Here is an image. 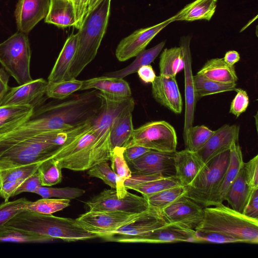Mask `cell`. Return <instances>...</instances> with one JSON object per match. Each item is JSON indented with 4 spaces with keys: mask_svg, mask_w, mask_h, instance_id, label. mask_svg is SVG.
<instances>
[{
    "mask_svg": "<svg viewBox=\"0 0 258 258\" xmlns=\"http://www.w3.org/2000/svg\"><path fill=\"white\" fill-rule=\"evenodd\" d=\"M66 133L64 142L50 158L61 168L85 171L101 162L110 160V131L100 129L93 117L74 125Z\"/></svg>",
    "mask_w": 258,
    "mask_h": 258,
    "instance_id": "6da1fadb",
    "label": "cell"
},
{
    "mask_svg": "<svg viewBox=\"0 0 258 258\" xmlns=\"http://www.w3.org/2000/svg\"><path fill=\"white\" fill-rule=\"evenodd\" d=\"M67 131L28 136L0 135V170L41 163L49 159L64 142Z\"/></svg>",
    "mask_w": 258,
    "mask_h": 258,
    "instance_id": "7a4b0ae2",
    "label": "cell"
},
{
    "mask_svg": "<svg viewBox=\"0 0 258 258\" xmlns=\"http://www.w3.org/2000/svg\"><path fill=\"white\" fill-rule=\"evenodd\" d=\"M3 225L18 231L67 241L98 237L95 233L79 225L76 219L27 210L19 213Z\"/></svg>",
    "mask_w": 258,
    "mask_h": 258,
    "instance_id": "3957f363",
    "label": "cell"
},
{
    "mask_svg": "<svg viewBox=\"0 0 258 258\" xmlns=\"http://www.w3.org/2000/svg\"><path fill=\"white\" fill-rule=\"evenodd\" d=\"M111 0H101L88 14L78 32L76 54L69 71L70 79H76L95 57L105 33Z\"/></svg>",
    "mask_w": 258,
    "mask_h": 258,
    "instance_id": "277c9868",
    "label": "cell"
},
{
    "mask_svg": "<svg viewBox=\"0 0 258 258\" xmlns=\"http://www.w3.org/2000/svg\"><path fill=\"white\" fill-rule=\"evenodd\" d=\"M203 221L195 230L221 232L241 243H258V220L249 218L222 204L204 208Z\"/></svg>",
    "mask_w": 258,
    "mask_h": 258,
    "instance_id": "5b68a950",
    "label": "cell"
},
{
    "mask_svg": "<svg viewBox=\"0 0 258 258\" xmlns=\"http://www.w3.org/2000/svg\"><path fill=\"white\" fill-rule=\"evenodd\" d=\"M31 49L27 34L18 31L0 43V63L19 85L33 80L30 75Z\"/></svg>",
    "mask_w": 258,
    "mask_h": 258,
    "instance_id": "8992f818",
    "label": "cell"
},
{
    "mask_svg": "<svg viewBox=\"0 0 258 258\" xmlns=\"http://www.w3.org/2000/svg\"><path fill=\"white\" fill-rule=\"evenodd\" d=\"M230 151L228 150L215 156L205 164L192 181L185 186L184 195L203 207L221 183L228 166Z\"/></svg>",
    "mask_w": 258,
    "mask_h": 258,
    "instance_id": "52a82bcc",
    "label": "cell"
},
{
    "mask_svg": "<svg viewBox=\"0 0 258 258\" xmlns=\"http://www.w3.org/2000/svg\"><path fill=\"white\" fill-rule=\"evenodd\" d=\"M177 145V137L173 126L166 121L159 120L147 122L134 129L125 147L138 145L159 152L173 153L176 151Z\"/></svg>",
    "mask_w": 258,
    "mask_h": 258,
    "instance_id": "ba28073f",
    "label": "cell"
},
{
    "mask_svg": "<svg viewBox=\"0 0 258 258\" xmlns=\"http://www.w3.org/2000/svg\"><path fill=\"white\" fill-rule=\"evenodd\" d=\"M90 211H119L130 214H139L148 210L150 207L143 197L127 192L123 198L117 197L114 188L105 189L86 202Z\"/></svg>",
    "mask_w": 258,
    "mask_h": 258,
    "instance_id": "9c48e42d",
    "label": "cell"
},
{
    "mask_svg": "<svg viewBox=\"0 0 258 258\" xmlns=\"http://www.w3.org/2000/svg\"><path fill=\"white\" fill-rule=\"evenodd\" d=\"M142 213L89 211L81 215L76 220L83 227L101 238L130 223Z\"/></svg>",
    "mask_w": 258,
    "mask_h": 258,
    "instance_id": "30bf717a",
    "label": "cell"
},
{
    "mask_svg": "<svg viewBox=\"0 0 258 258\" xmlns=\"http://www.w3.org/2000/svg\"><path fill=\"white\" fill-rule=\"evenodd\" d=\"M167 223L160 212L150 207L130 223L101 238L108 241L127 243L131 239L152 231Z\"/></svg>",
    "mask_w": 258,
    "mask_h": 258,
    "instance_id": "8fae6325",
    "label": "cell"
},
{
    "mask_svg": "<svg viewBox=\"0 0 258 258\" xmlns=\"http://www.w3.org/2000/svg\"><path fill=\"white\" fill-rule=\"evenodd\" d=\"M167 223L195 230L203 221L204 207L183 195L160 212Z\"/></svg>",
    "mask_w": 258,
    "mask_h": 258,
    "instance_id": "7c38bea8",
    "label": "cell"
},
{
    "mask_svg": "<svg viewBox=\"0 0 258 258\" xmlns=\"http://www.w3.org/2000/svg\"><path fill=\"white\" fill-rule=\"evenodd\" d=\"M173 22L171 17L158 24L138 29L122 39L118 43L115 56L120 61L136 56L162 29Z\"/></svg>",
    "mask_w": 258,
    "mask_h": 258,
    "instance_id": "4fadbf2b",
    "label": "cell"
},
{
    "mask_svg": "<svg viewBox=\"0 0 258 258\" xmlns=\"http://www.w3.org/2000/svg\"><path fill=\"white\" fill-rule=\"evenodd\" d=\"M47 85V81L39 78L10 88L1 102L0 106L30 105L36 109L44 101Z\"/></svg>",
    "mask_w": 258,
    "mask_h": 258,
    "instance_id": "5bb4252c",
    "label": "cell"
},
{
    "mask_svg": "<svg viewBox=\"0 0 258 258\" xmlns=\"http://www.w3.org/2000/svg\"><path fill=\"white\" fill-rule=\"evenodd\" d=\"M239 133V126L225 124L214 131L207 142L195 153L206 164L215 156L230 150L234 144L238 143Z\"/></svg>",
    "mask_w": 258,
    "mask_h": 258,
    "instance_id": "9a60e30c",
    "label": "cell"
},
{
    "mask_svg": "<svg viewBox=\"0 0 258 258\" xmlns=\"http://www.w3.org/2000/svg\"><path fill=\"white\" fill-rule=\"evenodd\" d=\"M175 153L150 150L130 163L137 172L164 176L174 175Z\"/></svg>",
    "mask_w": 258,
    "mask_h": 258,
    "instance_id": "2e32d148",
    "label": "cell"
},
{
    "mask_svg": "<svg viewBox=\"0 0 258 258\" xmlns=\"http://www.w3.org/2000/svg\"><path fill=\"white\" fill-rule=\"evenodd\" d=\"M190 37H183L180 44L182 46L184 58V96L185 113L183 131V140L186 137L188 130L192 126L194 121L196 104L197 101L192 72L191 55L190 49Z\"/></svg>",
    "mask_w": 258,
    "mask_h": 258,
    "instance_id": "e0dca14e",
    "label": "cell"
},
{
    "mask_svg": "<svg viewBox=\"0 0 258 258\" xmlns=\"http://www.w3.org/2000/svg\"><path fill=\"white\" fill-rule=\"evenodd\" d=\"M199 242L196 231L168 223L152 231L129 240L127 243H166Z\"/></svg>",
    "mask_w": 258,
    "mask_h": 258,
    "instance_id": "ac0fdd59",
    "label": "cell"
},
{
    "mask_svg": "<svg viewBox=\"0 0 258 258\" xmlns=\"http://www.w3.org/2000/svg\"><path fill=\"white\" fill-rule=\"evenodd\" d=\"M50 3V0H19L15 11L18 30L28 34L45 18Z\"/></svg>",
    "mask_w": 258,
    "mask_h": 258,
    "instance_id": "d6986e66",
    "label": "cell"
},
{
    "mask_svg": "<svg viewBox=\"0 0 258 258\" xmlns=\"http://www.w3.org/2000/svg\"><path fill=\"white\" fill-rule=\"evenodd\" d=\"M151 84L155 100L172 112L181 113L182 100L175 77L160 75Z\"/></svg>",
    "mask_w": 258,
    "mask_h": 258,
    "instance_id": "ffe728a7",
    "label": "cell"
},
{
    "mask_svg": "<svg viewBox=\"0 0 258 258\" xmlns=\"http://www.w3.org/2000/svg\"><path fill=\"white\" fill-rule=\"evenodd\" d=\"M230 151V161L226 171L220 184L211 197L207 207L223 204L229 187L243 165L242 152L238 144H234Z\"/></svg>",
    "mask_w": 258,
    "mask_h": 258,
    "instance_id": "44dd1931",
    "label": "cell"
},
{
    "mask_svg": "<svg viewBox=\"0 0 258 258\" xmlns=\"http://www.w3.org/2000/svg\"><path fill=\"white\" fill-rule=\"evenodd\" d=\"M78 34L72 33L67 39L48 77V83L70 80L69 71L77 51Z\"/></svg>",
    "mask_w": 258,
    "mask_h": 258,
    "instance_id": "7402d4cb",
    "label": "cell"
},
{
    "mask_svg": "<svg viewBox=\"0 0 258 258\" xmlns=\"http://www.w3.org/2000/svg\"><path fill=\"white\" fill-rule=\"evenodd\" d=\"M135 103L126 107L114 120L110 130L109 143L111 150L115 147L125 148L134 130L132 112Z\"/></svg>",
    "mask_w": 258,
    "mask_h": 258,
    "instance_id": "603a6c76",
    "label": "cell"
},
{
    "mask_svg": "<svg viewBox=\"0 0 258 258\" xmlns=\"http://www.w3.org/2000/svg\"><path fill=\"white\" fill-rule=\"evenodd\" d=\"M205 164L195 153L186 149L175 152L174 167L175 176L181 185L186 186L196 177Z\"/></svg>",
    "mask_w": 258,
    "mask_h": 258,
    "instance_id": "cb8c5ba5",
    "label": "cell"
},
{
    "mask_svg": "<svg viewBox=\"0 0 258 258\" xmlns=\"http://www.w3.org/2000/svg\"><path fill=\"white\" fill-rule=\"evenodd\" d=\"M94 88L106 95L116 97L132 96L128 83L123 79L102 76L83 81L80 90Z\"/></svg>",
    "mask_w": 258,
    "mask_h": 258,
    "instance_id": "d4e9b609",
    "label": "cell"
},
{
    "mask_svg": "<svg viewBox=\"0 0 258 258\" xmlns=\"http://www.w3.org/2000/svg\"><path fill=\"white\" fill-rule=\"evenodd\" d=\"M217 0H196L171 17L172 21H210L215 14Z\"/></svg>",
    "mask_w": 258,
    "mask_h": 258,
    "instance_id": "484cf974",
    "label": "cell"
},
{
    "mask_svg": "<svg viewBox=\"0 0 258 258\" xmlns=\"http://www.w3.org/2000/svg\"><path fill=\"white\" fill-rule=\"evenodd\" d=\"M44 22L60 28L75 26L74 8L71 0H50Z\"/></svg>",
    "mask_w": 258,
    "mask_h": 258,
    "instance_id": "4316f807",
    "label": "cell"
},
{
    "mask_svg": "<svg viewBox=\"0 0 258 258\" xmlns=\"http://www.w3.org/2000/svg\"><path fill=\"white\" fill-rule=\"evenodd\" d=\"M197 74L221 83H236L238 80L234 66L227 64L223 58L208 60Z\"/></svg>",
    "mask_w": 258,
    "mask_h": 258,
    "instance_id": "83f0119b",
    "label": "cell"
},
{
    "mask_svg": "<svg viewBox=\"0 0 258 258\" xmlns=\"http://www.w3.org/2000/svg\"><path fill=\"white\" fill-rule=\"evenodd\" d=\"M252 189L247 183L243 165L229 187L225 200L232 209L242 213Z\"/></svg>",
    "mask_w": 258,
    "mask_h": 258,
    "instance_id": "f1b7e54d",
    "label": "cell"
},
{
    "mask_svg": "<svg viewBox=\"0 0 258 258\" xmlns=\"http://www.w3.org/2000/svg\"><path fill=\"white\" fill-rule=\"evenodd\" d=\"M160 75L175 77L184 69V52L182 46L165 48L162 51L159 61Z\"/></svg>",
    "mask_w": 258,
    "mask_h": 258,
    "instance_id": "f546056e",
    "label": "cell"
},
{
    "mask_svg": "<svg viewBox=\"0 0 258 258\" xmlns=\"http://www.w3.org/2000/svg\"><path fill=\"white\" fill-rule=\"evenodd\" d=\"M165 43V41H162L151 48L143 50L136 56V59L130 64L121 70L108 73L106 76L123 79L137 72L141 67L150 64L154 61L162 50Z\"/></svg>",
    "mask_w": 258,
    "mask_h": 258,
    "instance_id": "4dcf8cb0",
    "label": "cell"
},
{
    "mask_svg": "<svg viewBox=\"0 0 258 258\" xmlns=\"http://www.w3.org/2000/svg\"><path fill=\"white\" fill-rule=\"evenodd\" d=\"M124 149V147L114 148L112 150L110 159L111 168L116 176L115 189L117 197L120 198L124 197L128 192L124 183L131 176L132 173L123 155Z\"/></svg>",
    "mask_w": 258,
    "mask_h": 258,
    "instance_id": "1f68e13d",
    "label": "cell"
},
{
    "mask_svg": "<svg viewBox=\"0 0 258 258\" xmlns=\"http://www.w3.org/2000/svg\"><path fill=\"white\" fill-rule=\"evenodd\" d=\"M34 108L30 105L0 106V131L26 121L33 113Z\"/></svg>",
    "mask_w": 258,
    "mask_h": 258,
    "instance_id": "d6a6232c",
    "label": "cell"
},
{
    "mask_svg": "<svg viewBox=\"0 0 258 258\" xmlns=\"http://www.w3.org/2000/svg\"><path fill=\"white\" fill-rule=\"evenodd\" d=\"M197 100L204 96L236 90V83H226L215 81L197 74L194 76Z\"/></svg>",
    "mask_w": 258,
    "mask_h": 258,
    "instance_id": "836d02e7",
    "label": "cell"
},
{
    "mask_svg": "<svg viewBox=\"0 0 258 258\" xmlns=\"http://www.w3.org/2000/svg\"><path fill=\"white\" fill-rule=\"evenodd\" d=\"M185 191V186L180 185L143 197L147 201L150 208L161 212L176 199L184 195Z\"/></svg>",
    "mask_w": 258,
    "mask_h": 258,
    "instance_id": "e575fe53",
    "label": "cell"
},
{
    "mask_svg": "<svg viewBox=\"0 0 258 258\" xmlns=\"http://www.w3.org/2000/svg\"><path fill=\"white\" fill-rule=\"evenodd\" d=\"M180 185H182L179 180L174 175L152 180L133 187L131 189L136 190L145 196Z\"/></svg>",
    "mask_w": 258,
    "mask_h": 258,
    "instance_id": "d590c367",
    "label": "cell"
},
{
    "mask_svg": "<svg viewBox=\"0 0 258 258\" xmlns=\"http://www.w3.org/2000/svg\"><path fill=\"white\" fill-rule=\"evenodd\" d=\"M214 131L206 126H192L188 130L184 143L185 149L196 153L201 149L213 135Z\"/></svg>",
    "mask_w": 258,
    "mask_h": 258,
    "instance_id": "8d00e7d4",
    "label": "cell"
},
{
    "mask_svg": "<svg viewBox=\"0 0 258 258\" xmlns=\"http://www.w3.org/2000/svg\"><path fill=\"white\" fill-rule=\"evenodd\" d=\"M70 203L69 199L42 198L34 202L29 201L25 210L44 214H52L67 208Z\"/></svg>",
    "mask_w": 258,
    "mask_h": 258,
    "instance_id": "74e56055",
    "label": "cell"
},
{
    "mask_svg": "<svg viewBox=\"0 0 258 258\" xmlns=\"http://www.w3.org/2000/svg\"><path fill=\"white\" fill-rule=\"evenodd\" d=\"M48 237L26 233L0 225V242L18 243L45 242L51 240Z\"/></svg>",
    "mask_w": 258,
    "mask_h": 258,
    "instance_id": "f35d334b",
    "label": "cell"
},
{
    "mask_svg": "<svg viewBox=\"0 0 258 258\" xmlns=\"http://www.w3.org/2000/svg\"><path fill=\"white\" fill-rule=\"evenodd\" d=\"M83 81L71 79L54 83H48L46 95L48 98L62 99L80 90Z\"/></svg>",
    "mask_w": 258,
    "mask_h": 258,
    "instance_id": "ab89813d",
    "label": "cell"
},
{
    "mask_svg": "<svg viewBox=\"0 0 258 258\" xmlns=\"http://www.w3.org/2000/svg\"><path fill=\"white\" fill-rule=\"evenodd\" d=\"M61 169L52 159L42 162L37 170L41 185L50 186L60 182L62 179Z\"/></svg>",
    "mask_w": 258,
    "mask_h": 258,
    "instance_id": "60d3db41",
    "label": "cell"
},
{
    "mask_svg": "<svg viewBox=\"0 0 258 258\" xmlns=\"http://www.w3.org/2000/svg\"><path fill=\"white\" fill-rule=\"evenodd\" d=\"M85 191L77 187H48L44 186L39 187L34 192L42 198H57L72 200L83 195Z\"/></svg>",
    "mask_w": 258,
    "mask_h": 258,
    "instance_id": "b9f144b4",
    "label": "cell"
},
{
    "mask_svg": "<svg viewBox=\"0 0 258 258\" xmlns=\"http://www.w3.org/2000/svg\"><path fill=\"white\" fill-rule=\"evenodd\" d=\"M41 163H36L13 168L0 170V184L27 178L37 171Z\"/></svg>",
    "mask_w": 258,
    "mask_h": 258,
    "instance_id": "7bdbcfd3",
    "label": "cell"
},
{
    "mask_svg": "<svg viewBox=\"0 0 258 258\" xmlns=\"http://www.w3.org/2000/svg\"><path fill=\"white\" fill-rule=\"evenodd\" d=\"M87 174L91 177L101 179L111 188L116 187V176L107 161L101 162L88 170Z\"/></svg>",
    "mask_w": 258,
    "mask_h": 258,
    "instance_id": "ee69618b",
    "label": "cell"
},
{
    "mask_svg": "<svg viewBox=\"0 0 258 258\" xmlns=\"http://www.w3.org/2000/svg\"><path fill=\"white\" fill-rule=\"evenodd\" d=\"M30 201L24 198L13 201H6L0 205V225H3L19 213L25 210Z\"/></svg>",
    "mask_w": 258,
    "mask_h": 258,
    "instance_id": "f6af8a7d",
    "label": "cell"
},
{
    "mask_svg": "<svg viewBox=\"0 0 258 258\" xmlns=\"http://www.w3.org/2000/svg\"><path fill=\"white\" fill-rule=\"evenodd\" d=\"M199 242L214 243H241L238 239L223 233L207 231L195 230Z\"/></svg>",
    "mask_w": 258,
    "mask_h": 258,
    "instance_id": "bcb514c9",
    "label": "cell"
},
{
    "mask_svg": "<svg viewBox=\"0 0 258 258\" xmlns=\"http://www.w3.org/2000/svg\"><path fill=\"white\" fill-rule=\"evenodd\" d=\"M235 91L236 94L231 103L229 112L238 117L246 111L249 97L246 91L241 88H236Z\"/></svg>",
    "mask_w": 258,
    "mask_h": 258,
    "instance_id": "7dc6e473",
    "label": "cell"
},
{
    "mask_svg": "<svg viewBox=\"0 0 258 258\" xmlns=\"http://www.w3.org/2000/svg\"><path fill=\"white\" fill-rule=\"evenodd\" d=\"M247 183L251 189L258 187V155L243 163Z\"/></svg>",
    "mask_w": 258,
    "mask_h": 258,
    "instance_id": "c3c4849f",
    "label": "cell"
},
{
    "mask_svg": "<svg viewBox=\"0 0 258 258\" xmlns=\"http://www.w3.org/2000/svg\"><path fill=\"white\" fill-rule=\"evenodd\" d=\"M41 186L39 175L37 171L23 181L16 189L13 196L18 195L23 192L34 193L35 191Z\"/></svg>",
    "mask_w": 258,
    "mask_h": 258,
    "instance_id": "681fc988",
    "label": "cell"
},
{
    "mask_svg": "<svg viewBox=\"0 0 258 258\" xmlns=\"http://www.w3.org/2000/svg\"><path fill=\"white\" fill-rule=\"evenodd\" d=\"M165 177L161 175L148 174L135 171L132 173L131 176L124 183L125 187L131 189L132 187L139 185L144 182Z\"/></svg>",
    "mask_w": 258,
    "mask_h": 258,
    "instance_id": "f907efd6",
    "label": "cell"
},
{
    "mask_svg": "<svg viewBox=\"0 0 258 258\" xmlns=\"http://www.w3.org/2000/svg\"><path fill=\"white\" fill-rule=\"evenodd\" d=\"M242 213L249 218L258 220V187L251 190Z\"/></svg>",
    "mask_w": 258,
    "mask_h": 258,
    "instance_id": "816d5d0a",
    "label": "cell"
},
{
    "mask_svg": "<svg viewBox=\"0 0 258 258\" xmlns=\"http://www.w3.org/2000/svg\"><path fill=\"white\" fill-rule=\"evenodd\" d=\"M74 8L75 28L79 29L87 13L90 0H71Z\"/></svg>",
    "mask_w": 258,
    "mask_h": 258,
    "instance_id": "f5cc1de1",
    "label": "cell"
},
{
    "mask_svg": "<svg viewBox=\"0 0 258 258\" xmlns=\"http://www.w3.org/2000/svg\"><path fill=\"white\" fill-rule=\"evenodd\" d=\"M150 150L143 146L133 145L125 148L123 155L126 162L130 163Z\"/></svg>",
    "mask_w": 258,
    "mask_h": 258,
    "instance_id": "db71d44e",
    "label": "cell"
},
{
    "mask_svg": "<svg viewBox=\"0 0 258 258\" xmlns=\"http://www.w3.org/2000/svg\"><path fill=\"white\" fill-rule=\"evenodd\" d=\"M137 73L139 78L145 83H152L156 77L150 64L141 67L138 69Z\"/></svg>",
    "mask_w": 258,
    "mask_h": 258,
    "instance_id": "11a10c76",
    "label": "cell"
},
{
    "mask_svg": "<svg viewBox=\"0 0 258 258\" xmlns=\"http://www.w3.org/2000/svg\"><path fill=\"white\" fill-rule=\"evenodd\" d=\"M9 77L4 68H0V103L9 90Z\"/></svg>",
    "mask_w": 258,
    "mask_h": 258,
    "instance_id": "9f6ffc18",
    "label": "cell"
},
{
    "mask_svg": "<svg viewBox=\"0 0 258 258\" xmlns=\"http://www.w3.org/2000/svg\"><path fill=\"white\" fill-rule=\"evenodd\" d=\"M224 61L228 64L234 66L240 59L239 53L235 50L227 51L223 57Z\"/></svg>",
    "mask_w": 258,
    "mask_h": 258,
    "instance_id": "6f0895ef",
    "label": "cell"
},
{
    "mask_svg": "<svg viewBox=\"0 0 258 258\" xmlns=\"http://www.w3.org/2000/svg\"><path fill=\"white\" fill-rule=\"evenodd\" d=\"M101 1V0H90L86 15L90 13Z\"/></svg>",
    "mask_w": 258,
    "mask_h": 258,
    "instance_id": "680465c9",
    "label": "cell"
},
{
    "mask_svg": "<svg viewBox=\"0 0 258 258\" xmlns=\"http://www.w3.org/2000/svg\"><path fill=\"white\" fill-rule=\"evenodd\" d=\"M0 182H1V178H0Z\"/></svg>",
    "mask_w": 258,
    "mask_h": 258,
    "instance_id": "91938a15",
    "label": "cell"
}]
</instances>
